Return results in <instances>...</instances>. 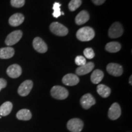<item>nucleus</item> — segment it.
I'll return each instance as SVG.
<instances>
[{
    "label": "nucleus",
    "mask_w": 132,
    "mask_h": 132,
    "mask_svg": "<svg viewBox=\"0 0 132 132\" xmlns=\"http://www.w3.org/2000/svg\"><path fill=\"white\" fill-rule=\"evenodd\" d=\"M32 45L34 48L37 52L40 53H44L47 52L48 50L47 45L41 38L39 37L34 38V39L33 40Z\"/></svg>",
    "instance_id": "10"
},
{
    "label": "nucleus",
    "mask_w": 132,
    "mask_h": 132,
    "mask_svg": "<svg viewBox=\"0 0 132 132\" xmlns=\"http://www.w3.org/2000/svg\"><path fill=\"white\" fill-rule=\"evenodd\" d=\"M51 95L56 99L64 100L68 97L69 92L65 87L60 86H54L51 89Z\"/></svg>",
    "instance_id": "2"
},
{
    "label": "nucleus",
    "mask_w": 132,
    "mask_h": 132,
    "mask_svg": "<svg viewBox=\"0 0 132 132\" xmlns=\"http://www.w3.org/2000/svg\"><path fill=\"white\" fill-rule=\"evenodd\" d=\"M104 77V73L102 70L96 69L92 72L90 76V80L94 84H98L102 80Z\"/></svg>",
    "instance_id": "20"
},
{
    "label": "nucleus",
    "mask_w": 132,
    "mask_h": 132,
    "mask_svg": "<svg viewBox=\"0 0 132 132\" xmlns=\"http://www.w3.org/2000/svg\"><path fill=\"white\" fill-rule=\"evenodd\" d=\"M15 50L12 47H5L0 48V58L9 59L14 55Z\"/></svg>",
    "instance_id": "17"
},
{
    "label": "nucleus",
    "mask_w": 132,
    "mask_h": 132,
    "mask_svg": "<svg viewBox=\"0 0 132 132\" xmlns=\"http://www.w3.org/2000/svg\"><path fill=\"white\" fill-rule=\"evenodd\" d=\"M89 20V14L86 11H82L76 16L75 23L78 25L85 24Z\"/></svg>",
    "instance_id": "16"
},
{
    "label": "nucleus",
    "mask_w": 132,
    "mask_h": 132,
    "mask_svg": "<svg viewBox=\"0 0 132 132\" xmlns=\"http://www.w3.org/2000/svg\"><path fill=\"white\" fill-rule=\"evenodd\" d=\"M106 70L109 74L114 77H119L123 73V68L116 63H110L107 65Z\"/></svg>",
    "instance_id": "8"
},
{
    "label": "nucleus",
    "mask_w": 132,
    "mask_h": 132,
    "mask_svg": "<svg viewBox=\"0 0 132 132\" xmlns=\"http://www.w3.org/2000/svg\"><path fill=\"white\" fill-rule=\"evenodd\" d=\"M83 53L85 56L89 59H92L95 56L94 52V50L91 48H87L85 49Z\"/></svg>",
    "instance_id": "25"
},
{
    "label": "nucleus",
    "mask_w": 132,
    "mask_h": 132,
    "mask_svg": "<svg viewBox=\"0 0 132 132\" xmlns=\"http://www.w3.org/2000/svg\"><path fill=\"white\" fill-rule=\"evenodd\" d=\"M84 123L80 119L74 118L69 120L67 122V127L71 132H80L83 128Z\"/></svg>",
    "instance_id": "5"
},
{
    "label": "nucleus",
    "mask_w": 132,
    "mask_h": 132,
    "mask_svg": "<svg viewBox=\"0 0 132 132\" xmlns=\"http://www.w3.org/2000/svg\"><path fill=\"white\" fill-rule=\"evenodd\" d=\"M24 20V17L23 15L20 13H16L9 18V23L10 25L12 26H18L22 24Z\"/></svg>",
    "instance_id": "15"
},
{
    "label": "nucleus",
    "mask_w": 132,
    "mask_h": 132,
    "mask_svg": "<svg viewBox=\"0 0 132 132\" xmlns=\"http://www.w3.org/2000/svg\"><path fill=\"white\" fill-rule=\"evenodd\" d=\"M105 49L108 52L116 53L121 49V45L118 42H111L106 44L105 46Z\"/></svg>",
    "instance_id": "22"
},
{
    "label": "nucleus",
    "mask_w": 132,
    "mask_h": 132,
    "mask_svg": "<svg viewBox=\"0 0 132 132\" xmlns=\"http://www.w3.org/2000/svg\"><path fill=\"white\" fill-rule=\"evenodd\" d=\"M25 0H11V4L14 7H21L24 5Z\"/></svg>",
    "instance_id": "26"
},
{
    "label": "nucleus",
    "mask_w": 132,
    "mask_h": 132,
    "mask_svg": "<svg viewBox=\"0 0 132 132\" xmlns=\"http://www.w3.org/2000/svg\"><path fill=\"white\" fill-rule=\"evenodd\" d=\"M64 12H61V15H64Z\"/></svg>",
    "instance_id": "31"
},
{
    "label": "nucleus",
    "mask_w": 132,
    "mask_h": 132,
    "mask_svg": "<svg viewBox=\"0 0 132 132\" xmlns=\"http://www.w3.org/2000/svg\"><path fill=\"white\" fill-rule=\"evenodd\" d=\"M94 68V64L92 62H87L84 65L80 66L76 69V73L78 75H85L89 73Z\"/></svg>",
    "instance_id": "14"
},
{
    "label": "nucleus",
    "mask_w": 132,
    "mask_h": 132,
    "mask_svg": "<svg viewBox=\"0 0 132 132\" xmlns=\"http://www.w3.org/2000/svg\"><path fill=\"white\" fill-rule=\"evenodd\" d=\"M22 35L23 33L20 30L13 31L7 36L6 40H5V43L8 46L15 45L20 40L21 38L22 37Z\"/></svg>",
    "instance_id": "6"
},
{
    "label": "nucleus",
    "mask_w": 132,
    "mask_h": 132,
    "mask_svg": "<svg viewBox=\"0 0 132 132\" xmlns=\"http://www.w3.org/2000/svg\"><path fill=\"white\" fill-rule=\"evenodd\" d=\"M33 86V82L31 80H26L21 84L19 89L18 93L22 97L27 96L31 92Z\"/></svg>",
    "instance_id": "7"
},
{
    "label": "nucleus",
    "mask_w": 132,
    "mask_h": 132,
    "mask_svg": "<svg viewBox=\"0 0 132 132\" xmlns=\"http://www.w3.org/2000/svg\"><path fill=\"white\" fill-rule=\"evenodd\" d=\"M51 32L58 36H65L68 34L69 30L65 26L58 22H53L50 26Z\"/></svg>",
    "instance_id": "3"
},
{
    "label": "nucleus",
    "mask_w": 132,
    "mask_h": 132,
    "mask_svg": "<svg viewBox=\"0 0 132 132\" xmlns=\"http://www.w3.org/2000/svg\"><path fill=\"white\" fill-rule=\"evenodd\" d=\"M12 103L11 102H4L0 106V116H6L11 113L12 110Z\"/></svg>",
    "instance_id": "18"
},
{
    "label": "nucleus",
    "mask_w": 132,
    "mask_h": 132,
    "mask_svg": "<svg viewBox=\"0 0 132 132\" xmlns=\"http://www.w3.org/2000/svg\"><path fill=\"white\" fill-rule=\"evenodd\" d=\"M131 78H132V76H130V80H129V82H130V85H132V82H131Z\"/></svg>",
    "instance_id": "30"
},
{
    "label": "nucleus",
    "mask_w": 132,
    "mask_h": 132,
    "mask_svg": "<svg viewBox=\"0 0 132 132\" xmlns=\"http://www.w3.org/2000/svg\"><path fill=\"white\" fill-rule=\"evenodd\" d=\"M76 36L79 40L82 42H87L94 39L95 32L92 28L86 26L78 29L76 34Z\"/></svg>",
    "instance_id": "1"
},
{
    "label": "nucleus",
    "mask_w": 132,
    "mask_h": 132,
    "mask_svg": "<svg viewBox=\"0 0 132 132\" xmlns=\"http://www.w3.org/2000/svg\"><path fill=\"white\" fill-rule=\"evenodd\" d=\"M97 91L98 94L103 98H107L110 96V94H111V89L110 87L106 85H102V84L97 86Z\"/></svg>",
    "instance_id": "19"
},
{
    "label": "nucleus",
    "mask_w": 132,
    "mask_h": 132,
    "mask_svg": "<svg viewBox=\"0 0 132 132\" xmlns=\"http://www.w3.org/2000/svg\"><path fill=\"white\" fill-rule=\"evenodd\" d=\"M16 118L19 120H28L31 119L32 114L31 111L27 109H23L20 110L16 113Z\"/></svg>",
    "instance_id": "21"
},
{
    "label": "nucleus",
    "mask_w": 132,
    "mask_h": 132,
    "mask_svg": "<svg viewBox=\"0 0 132 132\" xmlns=\"http://www.w3.org/2000/svg\"><path fill=\"white\" fill-rule=\"evenodd\" d=\"M80 103L82 108L85 110H87L95 105V100L90 94H86L81 98Z\"/></svg>",
    "instance_id": "9"
},
{
    "label": "nucleus",
    "mask_w": 132,
    "mask_h": 132,
    "mask_svg": "<svg viewBox=\"0 0 132 132\" xmlns=\"http://www.w3.org/2000/svg\"><path fill=\"white\" fill-rule=\"evenodd\" d=\"M121 115V109L118 103H114L108 110V117L111 120H116Z\"/></svg>",
    "instance_id": "11"
},
{
    "label": "nucleus",
    "mask_w": 132,
    "mask_h": 132,
    "mask_svg": "<svg viewBox=\"0 0 132 132\" xmlns=\"http://www.w3.org/2000/svg\"><path fill=\"white\" fill-rule=\"evenodd\" d=\"M61 6V4L59 3H54L53 6V16L54 18H58L59 16L61 15V12L60 7Z\"/></svg>",
    "instance_id": "24"
},
{
    "label": "nucleus",
    "mask_w": 132,
    "mask_h": 132,
    "mask_svg": "<svg viewBox=\"0 0 132 132\" xmlns=\"http://www.w3.org/2000/svg\"><path fill=\"white\" fill-rule=\"evenodd\" d=\"M106 0H92V1L93 3L95 5H97V6H99V5L103 4L105 2Z\"/></svg>",
    "instance_id": "29"
},
{
    "label": "nucleus",
    "mask_w": 132,
    "mask_h": 132,
    "mask_svg": "<svg viewBox=\"0 0 132 132\" xmlns=\"http://www.w3.org/2000/svg\"><path fill=\"white\" fill-rule=\"evenodd\" d=\"M62 81L66 86H75L80 81V79L77 75L73 73H68L62 78Z\"/></svg>",
    "instance_id": "12"
},
{
    "label": "nucleus",
    "mask_w": 132,
    "mask_h": 132,
    "mask_svg": "<svg viewBox=\"0 0 132 132\" xmlns=\"http://www.w3.org/2000/svg\"><path fill=\"white\" fill-rule=\"evenodd\" d=\"M75 62L78 66L84 65L85 64L87 63L86 59L85 57L82 56H78L76 57L75 59Z\"/></svg>",
    "instance_id": "27"
},
{
    "label": "nucleus",
    "mask_w": 132,
    "mask_h": 132,
    "mask_svg": "<svg viewBox=\"0 0 132 132\" xmlns=\"http://www.w3.org/2000/svg\"><path fill=\"white\" fill-rule=\"evenodd\" d=\"M7 86V81L3 78H0V91L2 89L4 88Z\"/></svg>",
    "instance_id": "28"
},
{
    "label": "nucleus",
    "mask_w": 132,
    "mask_h": 132,
    "mask_svg": "<svg viewBox=\"0 0 132 132\" xmlns=\"http://www.w3.org/2000/svg\"><path fill=\"white\" fill-rule=\"evenodd\" d=\"M123 29L122 24L119 22H115L110 26L108 30V36L110 38L120 37L123 34Z\"/></svg>",
    "instance_id": "4"
},
{
    "label": "nucleus",
    "mask_w": 132,
    "mask_h": 132,
    "mask_svg": "<svg viewBox=\"0 0 132 132\" xmlns=\"http://www.w3.org/2000/svg\"><path fill=\"white\" fill-rule=\"evenodd\" d=\"M22 73V69L18 64H12L7 69V74L12 78H16L19 77Z\"/></svg>",
    "instance_id": "13"
},
{
    "label": "nucleus",
    "mask_w": 132,
    "mask_h": 132,
    "mask_svg": "<svg viewBox=\"0 0 132 132\" xmlns=\"http://www.w3.org/2000/svg\"><path fill=\"white\" fill-rule=\"evenodd\" d=\"M81 0H71L69 3V9L72 12L75 11L81 5Z\"/></svg>",
    "instance_id": "23"
}]
</instances>
